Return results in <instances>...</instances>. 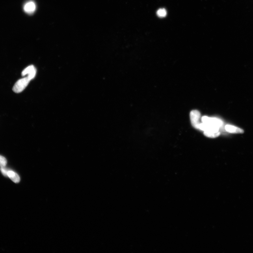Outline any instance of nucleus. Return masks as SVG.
Returning <instances> with one entry per match:
<instances>
[{"instance_id": "f257e3e1", "label": "nucleus", "mask_w": 253, "mask_h": 253, "mask_svg": "<svg viewBox=\"0 0 253 253\" xmlns=\"http://www.w3.org/2000/svg\"><path fill=\"white\" fill-rule=\"evenodd\" d=\"M201 121L204 124L220 128L223 126V122L220 118H210L207 116H203Z\"/></svg>"}, {"instance_id": "f03ea898", "label": "nucleus", "mask_w": 253, "mask_h": 253, "mask_svg": "<svg viewBox=\"0 0 253 253\" xmlns=\"http://www.w3.org/2000/svg\"><path fill=\"white\" fill-rule=\"evenodd\" d=\"M31 81L27 76L18 80L13 88V90L15 92L20 93L26 88Z\"/></svg>"}, {"instance_id": "7ed1b4c3", "label": "nucleus", "mask_w": 253, "mask_h": 253, "mask_svg": "<svg viewBox=\"0 0 253 253\" xmlns=\"http://www.w3.org/2000/svg\"><path fill=\"white\" fill-rule=\"evenodd\" d=\"M190 115L192 126L194 128L198 129L201 123L200 122L201 117L200 112L197 110H193L190 112Z\"/></svg>"}, {"instance_id": "20e7f679", "label": "nucleus", "mask_w": 253, "mask_h": 253, "mask_svg": "<svg viewBox=\"0 0 253 253\" xmlns=\"http://www.w3.org/2000/svg\"><path fill=\"white\" fill-rule=\"evenodd\" d=\"M36 73V70L33 65H30L25 68L22 71L21 75L24 76L28 75L27 77L31 80L35 77Z\"/></svg>"}, {"instance_id": "39448f33", "label": "nucleus", "mask_w": 253, "mask_h": 253, "mask_svg": "<svg viewBox=\"0 0 253 253\" xmlns=\"http://www.w3.org/2000/svg\"><path fill=\"white\" fill-rule=\"evenodd\" d=\"M36 5L33 1H29L27 2L24 6V11L29 14H33L36 9Z\"/></svg>"}, {"instance_id": "423d86ee", "label": "nucleus", "mask_w": 253, "mask_h": 253, "mask_svg": "<svg viewBox=\"0 0 253 253\" xmlns=\"http://www.w3.org/2000/svg\"><path fill=\"white\" fill-rule=\"evenodd\" d=\"M225 129L227 131L230 133L242 134L244 132L243 129L231 125H226Z\"/></svg>"}, {"instance_id": "0eeeda50", "label": "nucleus", "mask_w": 253, "mask_h": 253, "mask_svg": "<svg viewBox=\"0 0 253 253\" xmlns=\"http://www.w3.org/2000/svg\"><path fill=\"white\" fill-rule=\"evenodd\" d=\"M8 177L15 183H18L20 180V177L16 172L11 170H8Z\"/></svg>"}, {"instance_id": "6e6552de", "label": "nucleus", "mask_w": 253, "mask_h": 253, "mask_svg": "<svg viewBox=\"0 0 253 253\" xmlns=\"http://www.w3.org/2000/svg\"><path fill=\"white\" fill-rule=\"evenodd\" d=\"M204 135L206 137L210 138H217L220 135V132L219 131H204Z\"/></svg>"}, {"instance_id": "1a4fd4ad", "label": "nucleus", "mask_w": 253, "mask_h": 253, "mask_svg": "<svg viewBox=\"0 0 253 253\" xmlns=\"http://www.w3.org/2000/svg\"><path fill=\"white\" fill-rule=\"evenodd\" d=\"M157 16L161 17H165L167 15V11L165 8H160L157 11Z\"/></svg>"}, {"instance_id": "9d476101", "label": "nucleus", "mask_w": 253, "mask_h": 253, "mask_svg": "<svg viewBox=\"0 0 253 253\" xmlns=\"http://www.w3.org/2000/svg\"><path fill=\"white\" fill-rule=\"evenodd\" d=\"M7 163V160L5 158L0 155V167H5Z\"/></svg>"}, {"instance_id": "9b49d317", "label": "nucleus", "mask_w": 253, "mask_h": 253, "mask_svg": "<svg viewBox=\"0 0 253 253\" xmlns=\"http://www.w3.org/2000/svg\"><path fill=\"white\" fill-rule=\"evenodd\" d=\"M1 170L2 173V174L4 175V176L5 177H8V170L5 168V167H1Z\"/></svg>"}]
</instances>
